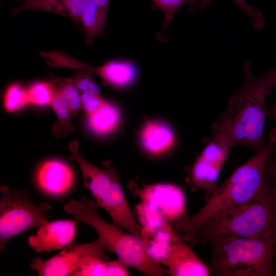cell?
<instances>
[{
  "mask_svg": "<svg viewBox=\"0 0 276 276\" xmlns=\"http://www.w3.org/2000/svg\"><path fill=\"white\" fill-rule=\"evenodd\" d=\"M244 81L213 125L211 136L221 140L232 148L242 146L258 151L265 145V102L273 84L268 71L256 77L248 63L244 65Z\"/></svg>",
  "mask_w": 276,
  "mask_h": 276,
  "instance_id": "6da1fadb",
  "label": "cell"
},
{
  "mask_svg": "<svg viewBox=\"0 0 276 276\" xmlns=\"http://www.w3.org/2000/svg\"><path fill=\"white\" fill-rule=\"evenodd\" d=\"M276 149V127L268 142L247 162L238 167L217 188L205 204L191 217L183 216L174 222L177 233L186 242L202 224L229 209L252 198L264 189L270 179L266 172L268 158Z\"/></svg>",
  "mask_w": 276,
  "mask_h": 276,
  "instance_id": "7a4b0ae2",
  "label": "cell"
},
{
  "mask_svg": "<svg viewBox=\"0 0 276 276\" xmlns=\"http://www.w3.org/2000/svg\"><path fill=\"white\" fill-rule=\"evenodd\" d=\"M229 237L276 239V190L271 179L252 198L199 227L190 241L204 244Z\"/></svg>",
  "mask_w": 276,
  "mask_h": 276,
  "instance_id": "3957f363",
  "label": "cell"
},
{
  "mask_svg": "<svg viewBox=\"0 0 276 276\" xmlns=\"http://www.w3.org/2000/svg\"><path fill=\"white\" fill-rule=\"evenodd\" d=\"M98 208L95 200L83 196L80 200H72L65 204L63 210L72 214L77 221L83 222L92 227L107 250L115 254L128 267L149 276L168 274L167 268L149 255L141 238L103 219L97 213Z\"/></svg>",
  "mask_w": 276,
  "mask_h": 276,
  "instance_id": "277c9868",
  "label": "cell"
},
{
  "mask_svg": "<svg viewBox=\"0 0 276 276\" xmlns=\"http://www.w3.org/2000/svg\"><path fill=\"white\" fill-rule=\"evenodd\" d=\"M210 273L219 276H271L275 238H214Z\"/></svg>",
  "mask_w": 276,
  "mask_h": 276,
  "instance_id": "5b68a950",
  "label": "cell"
},
{
  "mask_svg": "<svg viewBox=\"0 0 276 276\" xmlns=\"http://www.w3.org/2000/svg\"><path fill=\"white\" fill-rule=\"evenodd\" d=\"M79 143L73 140L68 145L70 158L79 165L84 186L90 191L99 208L109 215L112 223L141 239L142 228L137 222L121 185L116 169L108 162L105 168L86 161L78 151Z\"/></svg>",
  "mask_w": 276,
  "mask_h": 276,
  "instance_id": "8992f818",
  "label": "cell"
},
{
  "mask_svg": "<svg viewBox=\"0 0 276 276\" xmlns=\"http://www.w3.org/2000/svg\"><path fill=\"white\" fill-rule=\"evenodd\" d=\"M0 251L3 252L12 237L48 222L51 206L46 202L35 204L29 194L2 185L0 187Z\"/></svg>",
  "mask_w": 276,
  "mask_h": 276,
  "instance_id": "52a82bcc",
  "label": "cell"
},
{
  "mask_svg": "<svg viewBox=\"0 0 276 276\" xmlns=\"http://www.w3.org/2000/svg\"><path fill=\"white\" fill-rule=\"evenodd\" d=\"M107 251V247L99 239L88 243L70 244L48 259L34 258L30 267L40 276H72L87 260L109 259L106 254Z\"/></svg>",
  "mask_w": 276,
  "mask_h": 276,
  "instance_id": "ba28073f",
  "label": "cell"
},
{
  "mask_svg": "<svg viewBox=\"0 0 276 276\" xmlns=\"http://www.w3.org/2000/svg\"><path fill=\"white\" fill-rule=\"evenodd\" d=\"M231 149L223 141L211 136L192 166L189 184L194 190L204 191L205 201L218 187L219 174Z\"/></svg>",
  "mask_w": 276,
  "mask_h": 276,
  "instance_id": "9c48e42d",
  "label": "cell"
},
{
  "mask_svg": "<svg viewBox=\"0 0 276 276\" xmlns=\"http://www.w3.org/2000/svg\"><path fill=\"white\" fill-rule=\"evenodd\" d=\"M55 67L83 70L99 77L107 85L117 89L128 88L136 81L139 70L136 64L127 58H116L94 67L58 51L53 58Z\"/></svg>",
  "mask_w": 276,
  "mask_h": 276,
  "instance_id": "30bf717a",
  "label": "cell"
},
{
  "mask_svg": "<svg viewBox=\"0 0 276 276\" xmlns=\"http://www.w3.org/2000/svg\"><path fill=\"white\" fill-rule=\"evenodd\" d=\"M128 189L144 205L160 215L168 222L177 221L185 216L186 199L182 190L170 183H156L139 187L130 181Z\"/></svg>",
  "mask_w": 276,
  "mask_h": 276,
  "instance_id": "8fae6325",
  "label": "cell"
},
{
  "mask_svg": "<svg viewBox=\"0 0 276 276\" xmlns=\"http://www.w3.org/2000/svg\"><path fill=\"white\" fill-rule=\"evenodd\" d=\"M171 276H208L210 270L204 263L176 233L172 241L164 263Z\"/></svg>",
  "mask_w": 276,
  "mask_h": 276,
  "instance_id": "7c38bea8",
  "label": "cell"
},
{
  "mask_svg": "<svg viewBox=\"0 0 276 276\" xmlns=\"http://www.w3.org/2000/svg\"><path fill=\"white\" fill-rule=\"evenodd\" d=\"M76 221L60 220L48 222L38 227L36 235L29 237V244L37 252L62 249L73 242Z\"/></svg>",
  "mask_w": 276,
  "mask_h": 276,
  "instance_id": "4fadbf2b",
  "label": "cell"
},
{
  "mask_svg": "<svg viewBox=\"0 0 276 276\" xmlns=\"http://www.w3.org/2000/svg\"><path fill=\"white\" fill-rule=\"evenodd\" d=\"M74 179L71 169L65 163L52 160L43 163L37 174L38 185L49 196L58 197L71 189Z\"/></svg>",
  "mask_w": 276,
  "mask_h": 276,
  "instance_id": "5bb4252c",
  "label": "cell"
},
{
  "mask_svg": "<svg viewBox=\"0 0 276 276\" xmlns=\"http://www.w3.org/2000/svg\"><path fill=\"white\" fill-rule=\"evenodd\" d=\"M139 140L146 152L157 156L168 152L174 147L176 136L169 124L161 121L150 120L142 127Z\"/></svg>",
  "mask_w": 276,
  "mask_h": 276,
  "instance_id": "9a60e30c",
  "label": "cell"
},
{
  "mask_svg": "<svg viewBox=\"0 0 276 276\" xmlns=\"http://www.w3.org/2000/svg\"><path fill=\"white\" fill-rule=\"evenodd\" d=\"M91 0H28L11 11L15 15L26 10L50 12L71 18L78 24Z\"/></svg>",
  "mask_w": 276,
  "mask_h": 276,
  "instance_id": "2e32d148",
  "label": "cell"
},
{
  "mask_svg": "<svg viewBox=\"0 0 276 276\" xmlns=\"http://www.w3.org/2000/svg\"><path fill=\"white\" fill-rule=\"evenodd\" d=\"M170 222L143 226L141 239L149 255L157 263H165L174 232Z\"/></svg>",
  "mask_w": 276,
  "mask_h": 276,
  "instance_id": "e0dca14e",
  "label": "cell"
},
{
  "mask_svg": "<svg viewBox=\"0 0 276 276\" xmlns=\"http://www.w3.org/2000/svg\"><path fill=\"white\" fill-rule=\"evenodd\" d=\"M110 0H91L82 14L81 23L85 42L91 44L103 32Z\"/></svg>",
  "mask_w": 276,
  "mask_h": 276,
  "instance_id": "ac0fdd59",
  "label": "cell"
},
{
  "mask_svg": "<svg viewBox=\"0 0 276 276\" xmlns=\"http://www.w3.org/2000/svg\"><path fill=\"white\" fill-rule=\"evenodd\" d=\"M153 5L163 12L164 18L162 29L156 34L158 40L164 42L167 39V28L175 14L182 6L188 7L190 13H194L208 8L210 0H151Z\"/></svg>",
  "mask_w": 276,
  "mask_h": 276,
  "instance_id": "d6986e66",
  "label": "cell"
},
{
  "mask_svg": "<svg viewBox=\"0 0 276 276\" xmlns=\"http://www.w3.org/2000/svg\"><path fill=\"white\" fill-rule=\"evenodd\" d=\"M121 111L114 104L107 101L99 109L87 115V125L92 132L105 135L113 131L121 120Z\"/></svg>",
  "mask_w": 276,
  "mask_h": 276,
  "instance_id": "ffe728a7",
  "label": "cell"
},
{
  "mask_svg": "<svg viewBox=\"0 0 276 276\" xmlns=\"http://www.w3.org/2000/svg\"><path fill=\"white\" fill-rule=\"evenodd\" d=\"M129 275L128 266L118 259L110 261L93 258L85 261L72 276Z\"/></svg>",
  "mask_w": 276,
  "mask_h": 276,
  "instance_id": "44dd1931",
  "label": "cell"
},
{
  "mask_svg": "<svg viewBox=\"0 0 276 276\" xmlns=\"http://www.w3.org/2000/svg\"><path fill=\"white\" fill-rule=\"evenodd\" d=\"M50 105L57 118V122L52 128L54 134L60 137L72 132L74 126L72 120L75 116L65 99L55 88L53 98Z\"/></svg>",
  "mask_w": 276,
  "mask_h": 276,
  "instance_id": "7402d4cb",
  "label": "cell"
},
{
  "mask_svg": "<svg viewBox=\"0 0 276 276\" xmlns=\"http://www.w3.org/2000/svg\"><path fill=\"white\" fill-rule=\"evenodd\" d=\"M28 102V90L21 84L15 83L7 88L4 99V107L6 111H16Z\"/></svg>",
  "mask_w": 276,
  "mask_h": 276,
  "instance_id": "603a6c76",
  "label": "cell"
},
{
  "mask_svg": "<svg viewBox=\"0 0 276 276\" xmlns=\"http://www.w3.org/2000/svg\"><path fill=\"white\" fill-rule=\"evenodd\" d=\"M27 90L29 102L37 105H50L54 87L52 82L39 81L33 84Z\"/></svg>",
  "mask_w": 276,
  "mask_h": 276,
  "instance_id": "cb8c5ba5",
  "label": "cell"
},
{
  "mask_svg": "<svg viewBox=\"0 0 276 276\" xmlns=\"http://www.w3.org/2000/svg\"><path fill=\"white\" fill-rule=\"evenodd\" d=\"M70 79L77 88L83 92L100 94V89L95 82L93 74L88 71L79 70Z\"/></svg>",
  "mask_w": 276,
  "mask_h": 276,
  "instance_id": "d4e9b609",
  "label": "cell"
},
{
  "mask_svg": "<svg viewBox=\"0 0 276 276\" xmlns=\"http://www.w3.org/2000/svg\"><path fill=\"white\" fill-rule=\"evenodd\" d=\"M81 106L87 115L93 113L102 107L106 102L101 94L83 92L81 95Z\"/></svg>",
  "mask_w": 276,
  "mask_h": 276,
  "instance_id": "484cf974",
  "label": "cell"
},
{
  "mask_svg": "<svg viewBox=\"0 0 276 276\" xmlns=\"http://www.w3.org/2000/svg\"><path fill=\"white\" fill-rule=\"evenodd\" d=\"M250 19L254 28L260 30L265 26L264 15L261 11L250 6L246 0H233Z\"/></svg>",
  "mask_w": 276,
  "mask_h": 276,
  "instance_id": "4316f807",
  "label": "cell"
},
{
  "mask_svg": "<svg viewBox=\"0 0 276 276\" xmlns=\"http://www.w3.org/2000/svg\"><path fill=\"white\" fill-rule=\"evenodd\" d=\"M265 171L271 179L274 187L276 190V163L271 156L268 158L265 167Z\"/></svg>",
  "mask_w": 276,
  "mask_h": 276,
  "instance_id": "83f0119b",
  "label": "cell"
},
{
  "mask_svg": "<svg viewBox=\"0 0 276 276\" xmlns=\"http://www.w3.org/2000/svg\"><path fill=\"white\" fill-rule=\"evenodd\" d=\"M266 114L276 122V101L272 105L266 107Z\"/></svg>",
  "mask_w": 276,
  "mask_h": 276,
  "instance_id": "f1b7e54d",
  "label": "cell"
},
{
  "mask_svg": "<svg viewBox=\"0 0 276 276\" xmlns=\"http://www.w3.org/2000/svg\"><path fill=\"white\" fill-rule=\"evenodd\" d=\"M274 86H276V66L269 70Z\"/></svg>",
  "mask_w": 276,
  "mask_h": 276,
  "instance_id": "f546056e",
  "label": "cell"
},
{
  "mask_svg": "<svg viewBox=\"0 0 276 276\" xmlns=\"http://www.w3.org/2000/svg\"><path fill=\"white\" fill-rule=\"evenodd\" d=\"M15 1H23L24 3L28 1V0H15Z\"/></svg>",
  "mask_w": 276,
  "mask_h": 276,
  "instance_id": "4dcf8cb0",
  "label": "cell"
}]
</instances>
